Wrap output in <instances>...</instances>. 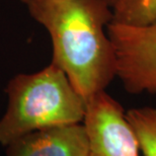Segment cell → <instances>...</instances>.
Wrapping results in <instances>:
<instances>
[{
  "label": "cell",
  "instance_id": "3957f363",
  "mask_svg": "<svg viewBox=\"0 0 156 156\" xmlns=\"http://www.w3.org/2000/svg\"><path fill=\"white\" fill-rule=\"evenodd\" d=\"M108 35L119 77L128 92L156 93V20L146 26L111 21Z\"/></svg>",
  "mask_w": 156,
  "mask_h": 156
},
{
  "label": "cell",
  "instance_id": "ba28073f",
  "mask_svg": "<svg viewBox=\"0 0 156 156\" xmlns=\"http://www.w3.org/2000/svg\"><path fill=\"white\" fill-rule=\"evenodd\" d=\"M20 2H23V4H26V5H27V3H30V1H33V0H20ZM108 1L110 2V0H108Z\"/></svg>",
  "mask_w": 156,
  "mask_h": 156
},
{
  "label": "cell",
  "instance_id": "7a4b0ae2",
  "mask_svg": "<svg viewBox=\"0 0 156 156\" xmlns=\"http://www.w3.org/2000/svg\"><path fill=\"white\" fill-rule=\"evenodd\" d=\"M5 92L7 108L0 119V144L35 131L82 123L86 101L57 65L32 74H17Z\"/></svg>",
  "mask_w": 156,
  "mask_h": 156
},
{
  "label": "cell",
  "instance_id": "8992f818",
  "mask_svg": "<svg viewBox=\"0 0 156 156\" xmlns=\"http://www.w3.org/2000/svg\"><path fill=\"white\" fill-rule=\"evenodd\" d=\"M112 21L127 26H146L156 20V0H110Z\"/></svg>",
  "mask_w": 156,
  "mask_h": 156
},
{
  "label": "cell",
  "instance_id": "6da1fadb",
  "mask_svg": "<svg viewBox=\"0 0 156 156\" xmlns=\"http://www.w3.org/2000/svg\"><path fill=\"white\" fill-rule=\"evenodd\" d=\"M34 20L50 34L52 63L64 71L85 99L104 91L117 76L115 50L108 35L113 12L108 0H33Z\"/></svg>",
  "mask_w": 156,
  "mask_h": 156
},
{
  "label": "cell",
  "instance_id": "277c9868",
  "mask_svg": "<svg viewBox=\"0 0 156 156\" xmlns=\"http://www.w3.org/2000/svg\"><path fill=\"white\" fill-rule=\"evenodd\" d=\"M89 156H139V145L123 107L105 90L86 101L83 122Z\"/></svg>",
  "mask_w": 156,
  "mask_h": 156
},
{
  "label": "cell",
  "instance_id": "52a82bcc",
  "mask_svg": "<svg viewBox=\"0 0 156 156\" xmlns=\"http://www.w3.org/2000/svg\"><path fill=\"white\" fill-rule=\"evenodd\" d=\"M126 117L143 155L156 156V108H132Z\"/></svg>",
  "mask_w": 156,
  "mask_h": 156
},
{
  "label": "cell",
  "instance_id": "5b68a950",
  "mask_svg": "<svg viewBox=\"0 0 156 156\" xmlns=\"http://www.w3.org/2000/svg\"><path fill=\"white\" fill-rule=\"evenodd\" d=\"M6 156H89V138L83 123L47 128L8 143Z\"/></svg>",
  "mask_w": 156,
  "mask_h": 156
}]
</instances>
